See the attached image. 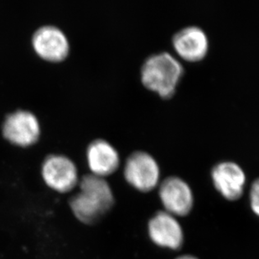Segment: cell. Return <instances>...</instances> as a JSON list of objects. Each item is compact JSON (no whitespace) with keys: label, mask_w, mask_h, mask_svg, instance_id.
Listing matches in <instances>:
<instances>
[{"label":"cell","mask_w":259,"mask_h":259,"mask_svg":"<svg viewBox=\"0 0 259 259\" xmlns=\"http://www.w3.org/2000/svg\"><path fill=\"white\" fill-rule=\"evenodd\" d=\"M88 165L93 175L105 177L117 170L120 158L117 149L105 140H93L87 149Z\"/></svg>","instance_id":"8fae6325"},{"label":"cell","mask_w":259,"mask_h":259,"mask_svg":"<svg viewBox=\"0 0 259 259\" xmlns=\"http://www.w3.org/2000/svg\"><path fill=\"white\" fill-rule=\"evenodd\" d=\"M115 202L110 185L93 174L80 181V191L70 199V206L76 219L86 225H94L105 218Z\"/></svg>","instance_id":"6da1fadb"},{"label":"cell","mask_w":259,"mask_h":259,"mask_svg":"<svg viewBox=\"0 0 259 259\" xmlns=\"http://www.w3.org/2000/svg\"><path fill=\"white\" fill-rule=\"evenodd\" d=\"M123 175L127 183L134 188L141 192H149L159 185L160 169L151 154L137 150L127 157Z\"/></svg>","instance_id":"3957f363"},{"label":"cell","mask_w":259,"mask_h":259,"mask_svg":"<svg viewBox=\"0 0 259 259\" xmlns=\"http://www.w3.org/2000/svg\"><path fill=\"white\" fill-rule=\"evenodd\" d=\"M176 259H199L198 257L191 254L181 255L180 257H176Z\"/></svg>","instance_id":"4fadbf2b"},{"label":"cell","mask_w":259,"mask_h":259,"mask_svg":"<svg viewBox=\"0 0 259 259\" xmlns=\"http://www.w3.org/2000/svg\"><path fill=\"white\" fill-rule=\"evenodd\" d=\"M250 207L259 218V177L252 183L249 191Z\"/></svg>","instance_id":"7c38bea8"},{"label":"cell","mask_w":259,"mask_h":259,"mask_svg":"<svg viewBox=\"0 0 259 259\" xmlns=\"http://www.w3.org/2000/svg\"><path fill=\"white\" fill-rule=\"evenodd\" d=\"M2 132L5 139L10 143L19 146L27 147L39 140L40 125L34 113L20 109L5 117Z\"/></svg>","instance_id":"8992f818"},{"label":"cell","mask_w":259,"mask_h":259,"mask_svg":"<svg viewBox=\"0 0 259 259\" xmlns=\"http://www.w3.org/2000/svg\"><path fill=\"white\" fill-rule=\"evenodd\" d=\"M32 45L39 57L49 61H63L70 51L66 34L54 25L38 28L32 37Z\"/></svg>","instance_id":"9c48e42d"},{"label":"cell","mask_w":259,"mask_h":259,"mask_svg":"<svg viewBox=\"0 0 259 259\" xmlns=\"http://www.w3.org/2000/svg\"><path fill=\"white\" fill-rule=\"evenodd\" d=\"M159 196L164 210L176 218L186 217L193 210V191L189 184L178 176H169L162 181Z\"/></svg>","instance_id":"277c9868"},{"label":"cell","mask_w":259,"mask_h":259,"mask_svg":"<svg viewBox=\"0 0 259 259\" xmlns=\"http://www.w3.org/2000/svg\"><path fill=\"white\" fill-rule=\"evenodd\" d=\"M181 61L169 52L154 53L147 57L141 67L143 84L162 98H170L183 75Z\"/></svg>","instance_id":"7a4b0ae2"},{"label":"cell","mask_w":259,"mask_h":259,"mask_svg":"<svg viewBox=\"0 0 259 259\" xmlns=\"http://www.w3.org/2000/svg\"><path fill=\"white\" fill-rule=\"evenodd\" d=\"M148 234L158 247L178 251L185 242V235L177 218L165 210L157 211L148 223Z\"/></svg>","instance_id":"52a82bcc"},{"label":"cell","mask_w":259,"mask_h":259,"mask_svg":"<svg viewBox=\"0 0 259 259\" xmlns=\"http://www.w3.org/2000/svg\"><path fill=\"white\" fill-rule=\"evenodd\" d=\"M176 52L189 61H200L208 52L209 41L205 32L199 26L190 25L182 28L172 38Z\"/></svg>","instance_id":"30bf717a"},{"label":"cell","mask_w":259,"mask_h":259,"mask_svg":"<svg viewBox=\"0 0 259 259\" xmlns=\"http://www.w3.org/2000/svg\"><path fill=\"white\" fill-rule=\"evenodd\" d=\"M42 177L50 188L66 193L78 183V172L76 164L62 154H50L41 167Z\"/></svg>","instance_id":"5b68a950"},{"label":"cell","mask_w":259,"mask_h":259,"mask_svg":"<svg viewBox=\"0 0 259 259\" xmlns=\"http://www.w3.org/2000/svg\"><path fill=\"white\" fill-rule=\"evenodd\" d=\"M215 190L229 201L239 200L244 192L246 175L242 167L233 161L219 162L211 169Z\"/></svg>","instance_id":"ba28073f"}]
</instances>
